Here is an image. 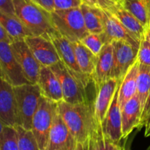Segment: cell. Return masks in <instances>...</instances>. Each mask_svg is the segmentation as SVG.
I'll return each mask as SVG.
<instances>
[{"label":"cell","instance_id":"1","mask_svg":"<svg viewBox=\"0 0 150 150\" xmlns=\"http://www.w3.org/2000/svg\"><path fill=\"white\" fill-rule=\"evenodd\" d=\"M57 110L73 136L78 150H89L90 141L98 126L93 114V104H70L61 101Z\"/></svg>","mask_w":150,"mask_h":150},{"label":"cell","instance_id":"2","mask_svg":"<svg viewBox=\"0 0 150 150\" xmlns=\"http://www.w3.org/2000/svg\"><path fill=\"white\" fill-rule=\"evenodd\" d=\"M15 15L32 35L52 40L59 35L51 19V13L32 0H13Z\"/></svg>","mask_w":150,"mask_h":150},{"label":"cell","instance_id":"3","mask_svg":"<svg viewBox=\"0 0 150 150\" xmlns=\"http://www.w3.org/2000/svg\"><path fill=\"white\" fill-rule=\"evenodd\" d=\"M16 98L18 126L26 130L32 128V118L42 97L37 83H26L13 86Z\"/></svg>","mask_w":150,"mask_h":150},{"label":"cell","instance_id":"4","mask_svg":"<svg viewBox=\"0 0 150 150\" xmlns=\"http://www.w3.org/2000/svg\"><path fill=\"white\" fill-rule=\"evenodd\" d=\"M51 16L59 34L70 42L81 40L89 33L80 7L67 10H54L51 13Z\"/></svg>","mask_w":150,"mask_h":150},{"label":"cell","instance_id":"5","mask_svg":"<svg viewBox=\"0 0 150 150\" xmlns=\"http://www.w3.org/2000/svg\"><path fill=\"white\" fill-rule=\"evenodd\" d=\"M57 103L41 97L39 105L32 118V128L40 150H47L48 138Z\"/></svg>","mask_w":150,"mask_h":150},{"label":"cell","instance_id":"6","mask_svg":"<svg viewBox=\"0 0 150 150\" xmlns=\"http://www.w3.org/2000/svg\"><path fill=\"white\" fill-rule=\"evenodd\" d=\"M50 67L59 81L64 102L70 104H82L89 102L86 88L79 79L67 70L61 61Z\"/></svg>","mask_w":150,"mask_h":150},{"label":"cell","instance_id":"7","mask_svg":"<svg viewBox=\"0 0 150 150\" xmlns=\"http://www.w3.org/2000/svg\"><path fill=\"white\" fill-rule=\"evenodd\" d=\"M0 69L2 77L13 86L31 83L25 77L10 42H0Z\"/></svg>","mask_w":150,"mask_h":150},{"label":"cell","instance_id":"8","mask_svg":"<svg viewBox=\"0 0 150 150\" xmlns=\"http://www.w3.org/2000/svg\"><path fill=\"white\" fill-rule=\"evenodd\" d=\"M113 45V70L111 77L121 81L128 69L137 60L139 48L124 40H114Z\"/></svg>","mask_w":150,"mask_h":150},{"label":"cell","instance_id":"9","mask_svg":"<svg viewBox=\"0 0 150 150\" xmlns=\"http://www.w3.org/2000/svg\"><path fill=\"white\" fill-rule=\"evenodd\" d=\"M120 81L111 78L96 90V98L93 103V114L98 127H103L104 121L118 89Z\"/></svg>","mask_w":150,"mask_h":150},{"label":"cell","instance_id":"10","mask_svg":"<svg viewBox=\"0 0 150 150\" xmlns=\"http://www.w3.org/2000/svg\"><path fill=\"white\" fill-rule=\"evenodd\" d=\"M47 150H78L74 138L57 108L50 130Z\"/></svg>","mask_w":150,"mask_h":150},{"label":"cell","instance_id":"11","mask_svg":"<svg viewBox=\"0 0 150 150\" xmlns=\"http://www.w3.org/2000/svg\"><path fill=\"white\" fill-rule=\"evenodd\" d=\"M10 45L26 79L31 83H38L42 65L37 61L24 40L13 41Z\"/></svg>","mask_w":150,"mask_h":150},{"label":"cell","instance_id":"12","mask_svg":"<svg viewBox=\"0 0 150 150\" xmlns=\"http://www.w3.org/2000/svg\"><path fill=\"white\" fill-rule=\"evenodd\" d=\"M51 41L57 49L60 61L65 65L67 70L73 76H76L81 81L85 87H87L88 84L89 82L92 81V80L90 78L83 74L76 60L73 42L60 35L53 38Z\"/></svg>","mask_w":150,"mask_h":150},{"label":"cell","instance_id":"13","mask_svg":"<svg viewBox=\"0 0 150 150\" xmlns=\"http://www.w3.org/2000/svg\"><path fill=\"white\" fill-rule=\"evenodd\" d=\"M37 61L42 66L51 67L60 62L57 49L51 40L30 35L24 39Z\"/></svg>","mask_w":150,"mask_h":150},{"label":"cell","instance_id":"14","mask_svg":"<svg viewBox=\"0 0 150 150\" xmlns=\"http://www.w3.org/2000/svg\"><path fill=\"white\" fill-rule=\"evenodd\" d=\"M104 30L102 32L105 44L114 40H124L133 46L139 48L140 40L129 32L111 13L103 10Z\"/></svg>","mask_w":150,"mask_h":150},{"label":"cell","instance_id":"15","mask_svg":"<svg viewBox=\"0 0 150 150\" xmlns=\"http://www.w3.org/2000/svg\"><path fill=\"white\" fill-rule=\"evenodd\" d=\"M0 120L6 126H18L14 88L0 76Z\"/></svg>","mask_w":150,"mask_h":150},{"label":"cell","instance_id":"16","mask_svg":"<svg viewBox=\"0 0 150 150\" xmlns=\"http://www.w3.org/2000/svg\"><path fill=\"white\" fill-rule=\"evenodd\" d=\"M122 139H126L135 129H139L142 114V105L137 94L133 95L121 108Z\"/></svg>","mask_w":150,"mask_h":150},{"label":"cell","instance_id":"17","mask_svg":"<svg viewBox=\"0 0 150 150\" xmlns=\"http://www.w3.org/2000/svg\"><path fill=\"white\" fill-rule=\"evenodd\" d=\"M37 84L39 86L42 97L57 103L63 100L59 81L50 67H41Z\"/></svg>","mask_w":150,"mask_h":150},{"label":"cell","instance_id":"18","mask_svg":"<svg viewBox=\"0 0 150 150\" xmlns=\"http://www.w3.org/2000/svg\"><path fill=\"white\" fill-rule=\"evenodd\" d=\"M103 130L108 141L120 143L122 140L121 108L118 101V89L115 94L103 123Z\"/></svg>","mask_w":150,"mask_h":150},{"label":"cell","instance_id":"19","mask_svg":"<svg viewBox=\"0 0 150 150\" xmlns=\"http://www.w3.org/2000/svg\"><path fill=\"white\" fill-rule=\"evenodd\" d=\"M113 70V45L105 44L98 56L95 71L92 76V81L98 90L103 83L111 79Z\"/></svg>","mask_w":150,"mask_h":150},{"label":"cell","instance_id":"20","mask_svg":"<svg viewBox=\"0 0 150 150\" xmlns=\"http://www.w3.org/2000/svg\"><path fill=\"white\" fill-rule=\"evenodd\" d=\"M139 64L140 62L137 58V60L128 69L120 81L118 87V101L121 108L133 95H136Z\"/></svg>","mask_w":150,"mask_h":150},{"label":"cell","instance_id":"21","mask_svg":"<svg viewBox=\"0 0 150 150\" xmlns=\"http://www.w3.org/2000/svg\"><path fill=\"white\" fill-rule=\"evenodd\" d=\"M0 23L5 29L12 42L18 40H24L26 37L32 35L16 15L10 14L1 10Z\"/></svg>","mask_w":150,"mask_h":150},{"label":"cell","instance_id":"22","mask_svg":"<svg viewBox=\"0 0 150 150\" xmlns=\"http://www.w3.org/2000/svg\"><path fill=\"white\" fill-rule=\"evenodd\" d=\"M109 12L129 32L141 40L145 31L144 25L132 13L122 7L119 3Z\"/></svg>","mask_w":150,"mask_h":150},{"label":"cell","instance_id":"23","mask_svg":"<svg viewBox=\"0 0 150 150\" xmlns=\"http://www.w3.org/2000/svg\"><path fill=\"white\" fill-rule=\"evenodd\" d=\"M80 7L88 32L102 33L104 30L103 10L83 2Z\"/></svg>","mask_w":150,"mask_h":150},{"label":"cell","instance_id":"24","mask_svg":"<svg viewBox=\"0 0 150 150\" xmlns=\"http://www.w3.org/2000/svg\"><path fill=\"white\" fill-rule=\"evenodd\" d=\"M73 45L76 60L83 74L90 78L92 80L98 56L95 55L80 40L73 42Z\"/></svg>","mask_w":150,"mask_h":150},{"label":"cell","instance_id":"25","mask_svg":"<svg viewBox=\"0 0 150 150\" xmlns=\"http://www.w3.org/2000/svg\"><path fill=\"white\" fill-rule=\"evenodd\" d=\"M122 7L133 15L146 29L148 26L147 7L146 0H118Z\"/></svg>","mask_w":150,"mask_h":150},{"label":"cell","instance_id":"26","mask_svg":"<svg viewBox=\"0 0 150 150\" xmlns=\"http://www.w3.org/2000/svg\"><path fill=\"white\" fill-rule=\"evenodd\" d=\"M150 91V65L141 64L139 67L136 94L139 96L142 111Z\"/></svg>","mask_w":150,"mask_h":150},{"label":"cell","instance_id":"27","mask_svg":"<svg viewBox=\"0 0 150 150\" xmlns=\"http://www.w3.org/2000/svg\"><path fill=\"white\" fill-rule=\"evenodd\" d=\"M0 150H20L15 127L5 126L0 135Z\"/></svg>","mask_w":150,"mask_h":150},{"label":"cell","instance_id":"28","mask_svg":"<svg viewBox=\"0 0 150 150\" xmlns=\"http://www.w3.org/2000/svg\"><path fill=\"white\" fill-rule=\"evenodd\" d=\"M18 141L20 150H40L36 139L31 130H26L21 126H16Z\"/></svg>","mask_w":150,"mask_h":150},{"label":"cell","instance_id":"29","mask_svg":"<svg viewBox=\"0 0 150 150\" xmlns=\"http://www.w3.org/2000/svg\"><path fill=\"white\" fill-rule=\"evenodd\" d=\"M80 41L96 56L99 55L105 45L102 33H88Z\"/></svg>","mask_w":150,"mask_h":150},{"label":"cell","instance_id":"30","mask_svg":"<svg viewBox=\"0 0 150 150\" xmlns=\"http://www.w3.org/2000/svg\"><path fill=\"white\" fill-rule=\"evenodd\" d=\"M106 148L107 138L104 133L103 127H98L91 139L89 150H106Z\"/></svg>","mask_w":150,"mask_h":150},{"label":"cell","instance_id":"31","mask_svg":"<svg viewBox=\"0 0 150 150\" xmlns=\"http://www.w3.org/2000/svg\"><path fill=\"white\" fill-rule=\"evenodd\" d=\"M138 59L141 64L150 65V42L144 35L140 40Z\"/></svg>","mask_w":150,"mask_h":150},{"label":"cell","instance_id":"32","mask_svg":"<svg viewBox=\"0 0 150 150\" xmlns=\"http://www.w3.org/2000/svg\"><path fill=\"white\" fill-rule=\"evenodd\" d=\"M83 3L110 11L119 4L118 0H82Z\"/></svg>","mask_w":150,"mask_h":150},{"label":"cell","instance_id":"33","mask_svg":"<svg viewBox=\"0 0 150 150\" xmlns=\"http://www.w3.org/2000/svg\"><path fill=\"white\" fill-rule=\"evenodd\" d=\"M82 3V0H54V10H67L79 7Z\"/></svg>","mask_w":150,"mask_h":150},{"label":"cell","instance_id":"34","mask_svg":"<svg viewBox=\"0 0 150 150\" xmlns=\"http://www.w3.org/2000/svg\"><path fill=\"white\" fill-rule=\"evenodd\" d=\"M150 121V91L148 95L145 105L142 111V117H141L140 126L139 130H141L143 127H146Z\"/></svg>","mask_w":150,"mask_h":150},{"label":"cell","instance_id":"35","mask_svg":"<svg viewBox=\"0 0 150 150\" xmlns=\"http://www.w3.org/2000/svg\"><path fill=\"white\" fill-rule=\"evenodd\" d=\"M0 10L10 14L15 15L13 0H0Z\"/></svg>","mask_w":150,"mask_h":150},{"label":"cell","instance_id":"36","mask_svg":"<svg viewBox=\"0 0 150 150\" xmlns=\"http://www.w3.org/2000/svg\"><path fill=\"white\" fill-rule=\"evenodd\" d=\"M32 1L39 4L40 7H42L49 13H51L54 10V0H32Z\"/></svg>","mask_w":150,"mask_h":150},{"label":"cell","instance_id":"37","mask_svg":"<svg viewBox=\"0 0 150 150\" xmlns=\"http://www.w3.org/2000/svg\"><path fill=\"white\" fill-rule=\"evenodd\" d=\"M106 150H127L125 146L120 143H115V142H112L111 141H108L107 139V148Z\"/></svg>","mask_w":150,"mask_h":150},{"label":"cell","instance_id":"38","mask_svg":"<svg viewBox=\"0 0 150 150\" xmlns=\"http://www.w3.org/2000/svg\"><path fill=\"white\" fill-rule=\"evenodd\" d=\"M1 41H4V42H8L11 43V39L10 38L9 35H7V32L5 31V29H4V27L2 26V25L0 23V42Z\"/></svg>","mask_w":150,"mask_h":150},{"label":"cell","instance_id":"39","mask_svg":"<svg viewBox=\"0 0 150 150\" xmlns=\"http://www.w3.org/2000/svg\"><path fill=\"white\" fill-rule=\"evenodd\" d=\"M146 7H147V13H148V19H149V23L146 28H150V0H146Z\"/></svg>","mask_w":150,"mask_h":150},{"label":"cell","instance_id":"40","mask_svg":"<svg viewBox=\"0 0 150 150\" xmlns=\"http://www.w3.org/2000/svg\"><path fill=\"white\" fill-rule=\"evenodd\" d=\"M144 35L145 38L150 42V28H146V29H145Z\"/></svg>","mask_w":150,"mask_h":150},{"label":"cell","instance_id":"41","mask_svg":"<svg viewBox=\"0 0 150 150\" xmlns=\"http://www.w3.org/2000/svg\"><path fill=\"white\" fill-rule=\"evenodd\" d=\"M144 136L145 137H149V136H150V121L147 124V125L146 126V130H145Z\"/></svg>","mask_w":150,"mask_h":150},{"label":"cell","instance_id":"42","mask_svg":"<svg viewBox=\"0 0 150 150\" xmlns=\"http://www.w3.org/2000/svg\"><path fill=\"white\" fill-rule=\"evenodd\" d=\"M5 125H4V123L1 121V120H0V135H1V132H2L3 129H4V127H5Z\"/></svg>","mask_w":150,"mask_h":150},{"label":"cell","instance_id":"43","mask_svg":"<svg viewBox=\"0 0 150 150\" xmlns=\"http://www.w3.org/2000/svg\"><path fill=\"white\" fill-rule=\"evenodd\" d=\"M0 76H2V74H1V69H0Z\"/></svg>","mask_w":150,"mask_h":150},{"label":"cell","instance_id":"44","mask_svg":"<svg viewBox=\"0 0 150 150\" xmlns=\"http://www.w3.org/2000/svg\"><path fill=\"white\" fill-rule=\"evenodd\" d=\"M146 150H150V146H149V147H148L147 149H146Z\"/></svg>","mask_w":150,"mask_h":150}]
</instances>
